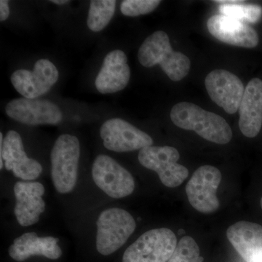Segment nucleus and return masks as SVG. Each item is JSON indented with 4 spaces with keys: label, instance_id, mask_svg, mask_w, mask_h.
<instances>
[{
    "label": "nucleus",
    "instance_id": "nucleus-1",
    "mask_svg": "<svg viewBox=\"0 0 262 262\" xmlns=\"http://www.w3.org/2000/svg\"><path fill=\"white\" fill-rule=\"evenodd\" d=\"M170 119L177 127L194 131L215 144H226L232 139V129L223 117L194 103H177L170 111Z\"/></svg>",
    "mask_w": 262,
    "mask_h": 262
},
{
    "label": "nucleus",
    "instance_id": "nucleus-2",
    "mask_svg": "<svg viewBox=\"0 0 262 262\" xmlns=\"http://www.w3.org/2000/svg\"><path fill=\"white\" fill-rule=\"evenodd\" d=\"M138 58L144 67L159 64L169 78L182 80L190 70L191 62L187 56L174 51L166 32L157 31L146 38L138 53Z\"/></svg>",
    "mask_w": 262,
    "mask_h": 262
},
{
    "label": "nucleus",
    "instance_id": "nucleus-3",
    "mask_svg": "<svg viewBox=\"0 0 262 262\" xmlns=\"http://www.w3.org/2000/svg\"><path fill=\"white\" fill-rule=\"evenodd\" d=\"M80 141L75 136L63 134L57 139L51 154V177L58 192L73 190L78 175Z\"/></svg>",
    "mask_w": 262,
    "mask_h": 262
},
{
    "label": "nucleus",
    "instance_id": "nucleus-4",
    "mask_svg": "<svg viewBox=\"0 0 262 262\" xmlns=\"http://www.w3.org/2000/svg\"><path fill=\"white\" fill-rule=\"evenodd\" d=\"M96 248L108 256L122 247L135 231V220L125 210L113 208L100 214L97 222Z\"/></svg>",
    "mask_w": 262,
    "mask_h": 262
},
{
    "label": "nucleus",
    "instance_id": "nucleus-5",
    "mask_svg": "<svg viewBox=\"0 0 262 262\" xmlns=\"http://www.w3.org/2000/svg\"><path fill=\"white\" fill-rule=\"evenodd\" d=\"M177 244V236L170 229H151L127 248L122 262H168Z\"/></svg>",
    "mask_w": 262,
    "mask_h": 262
},
{
    "label": "nucleus",
    "instance_id": "nucleus-6",
    "mask_svg": "<svg viewBox=\"0 0 262 262\" xmlns=\"http://www.w3.org/2000/svg\"><path fill=\"white\" fill-rule=\"evenodd\" d=\"M138 158L142 166L158 174L165 187H179L189 177L188 169L178 163V150L172 146H147L140 150Z\"/></svg>",
    "mask_w": 262,
    "mask_h": 262
},
{
    "label": "nucleus",
    "instance_id": "nucleus-7",
    "mask_svg": "<svg viewBox=\"0 0 262 262\" xmlns=\"http://www.w3.org/2000/svg\"><path fill=\"white\" fill-rule=\"evenodd\" d=\"M222 181L220 170L211 165L200 167L186 186L191 206L203 213H214L220 206L217 189Z\"/></svg>",
    "mask_w": 262,
    "mask_h": 262
},
{
    "label": "nucleus",
    "instance_id": "nucleus-8",
    "mask_svg": "<svg viewBox=\"0 0 262 262\" xmlns=\"http://www.w3.org/2000/svg\"><path fill=\"white\" fill-rule=\"evenodd\" d=\"M92 177L98 187L115 199L130 195L135 189V182L130 172L107 155L96 157L93 164Z\"/></svg>",
    "mask_w": 262,
    "mask_h": 262
},
{
    "label": "nucleus",
    "instance_id": "nucleus-9",
    "mask_svg": "<svg viewBox=\"0 0 262 262\" xmlns=\"http://www.w3.org/2000/svg\"><path fill=\"white\" fill-rule=\"evenodd\" d=\"M0 169L4 166V160L5 168L13 171L17 178L34 180L42 173V165L37 160L28 158L21 137L16 131H8L5 138L3 133L0 134Z\"/></svg>",
    "mask_w": 262,
    "mask_h": 262
},
{
    "label": "nucleus",
    "instance_id": "nucleus-10",
    "mask_svg": "<svg viewBox=\"0 0 262 262\" xmlns=\"http://www.w3.org/2000/svg\"><path fill=\"white\" fill-rule=\"evenodd\" d=\"M100 135L103 146L116 152L142 149L153 144L151 136L120 118L106 120L101 125Z\"/></svg>",
    "mask_w": 262,
    "mask_h": 262
},
{
    "label": "nucleus",
    "instance_id": "nucleus-11",
    "mask_svg": "<svg viewBox=\"0 0 262 262\" xmlns=\"http://www.w3.org/2000/svg\"><path fill=\"white\" fill-rule=\"evenodd\" d=\"M59 73L56 66L49 60L40 59L36 62L32 72L19 70L13 72L10 77L15 89L29 99H37L47 94L56 83Z\"/></svg>",
    "mask_w": 262,
    "mask_h": 262
},
{
    "label": "nucleus",
    "instance_id": "nucleus-12",
    "mask_svg": "<svg viewBox=\"0 0 262 262\" xmlns=\"http://www.w3.org/2000/svg\"><path fill=\"white\" fill-rule=\"evenodd\" d=\"M5 113L15 121L29 125H56L63 119L56 103L45 99L15 98L7 104Z\"/></svg>",
    "mask_w": 262,
    "mask_h": 262
},
{
    "label": "nucleus",
    "instance_id": "nucleus-13",
    "mask_svg": "<svg viewBox=\"0 0 262 262\" xmlns=\"http://www.w3.org/2000/svg\"><path fill=\"white\" fill-rule=\"evenodd\" d=\"M205 84L213 102L227 113H237L245 92L238 77L227 70H215L206 76Z\"/></svg>",
    "mask_w": 262,
    "mask_h": 262
},
{
    "label": "nucleus",
    "instance_id": "nucleus-14",
    "mask_svg": "<svg viewBox=\"0 0 262 262\" xmlns=\"http://www.w3.org/2000/svg\"><path fill=\"white\" fill-rule=\"evenodd\" d=\"M207 27L215 39L231 46L253 48L259 42L258 34L252 27L227 15H213L208 19Z\"/></svg>",
    "mask_w": 262,
    "mask_h": 262
},
{
    "label": "nucleus",
    "instance_id": "nucleus-15",
    "mask_svg": "<svg viewBox=\"0 0 262 262\" xmlns=\"http://www.w3.org/2000/svg\"><path fill=\"white\" fill-rule=\"evenodd\" d=\"M14 213L19 225L23 227L34 225L45 211L42 196L45 188L39 182H18L14 186Z\"/></svg>",
    "mask_w": 262,
    "mask_h": 262
},
{
    "label": "nucleus",
    "instance_id": "nucleus-16",
    "mask_svg": "<svg viewBox=\"0 0 262 262\" xmlns=\"http://www.w3.org/2000/svg\"><path fill=\"white\" fill-rule=\"evenodd\" d=\"M130 78V70L126 55L121 50L110 52L96 78V89L103 94H115L126 87Z\"/></svg>",
    "mask_w": 262,
    "mask_h": 262
},
{
    "label": "nucleus",
    "instance_id": "nucleus-17",
    "mask_svg": "<svg viewBox=\"0 0 262 262\" xmlns=\"http://www.w3.org/2000/svg\"><path fill=\"white\" fill-rule=\"evenodd\" d=\"M227 237L246 262H262V226L241 221L227 229Z\"/></svg>",
    "mask_w": 262,
    "mask_h": 262
},
{
    "label": "nucleus",
    "instance_id": "nucleus-18",
    "mask_svg": "<svg viewBox=\"0 0 262 262\" xmlns=\"http://www.w3.org/2000/svg\"><path fill=\"white\" fill-rule=\"evenodd\" d=\"M239 127L248 138L259 134L262 125V80L253 78L245 89L239 107Z\"/></svg>",
    "mask_w": 262,
    "mask_h": 262
},
{
    "label": "nucleus",
    "instance_id": "nucleus-19",
    "mask_svg": "<svg viewBox=\"0 0 262 262\" xmlns=\"http://www.w3.org/2000/svg\"><path fill=\"white\" fill-rule=\"evenodd\" d=\"M58 242V239L55 237H40L34 232H28L15 239L8 253L10 257L16 261H24L34 256L57 259L62 254Z\"/></svg>",
    "mask_w": 262,
    "mask_h": 262
},
{
    "label": "nucleus",
    "instance_id": "nucleus-20",
    "mask_svg": "<svg viewBox=\"0 0 262 262\" xmlns=\"http://www.w3.org/2000/svg\"><path fill=\"white\" fill-rule=\"evenodd\" d=\"M115 0H93L90 5L87 24L92 32H98L107 27L115 14Z\"/></svg>",
    "mask_w": 262,
    "mask_h": 262
},
{
    "label": "nucleus",
    "instance_id": "nucleus-21",
    "mask_svg": "<svg viewBox=\"0 0 262 262\" xmlns=\"http://www.w3.org/2000/svg\"><path fill=\"white\" fill-rule=\"evenodd\" d=\"M242 2L221 4L220 11L222 15L237 19L241 21L256 23L262 15V8L257 5L242 4Z\"/></svg>",
    "mask_w": 262,
    "mask_h": 262
},
{
    "label": "nucleus",
    "instance_id": "nucleus-22",
    "mask_svg": "<svg viewBox=\"0 0 262 262\" xmlns=\"http://www.w3.org/2000/svg\"><path fill=\"white\" fill-rule=\"evenodd\" d=\"M200 248L192 237L184 236L179 241L168 262H203Z\"/></svg>",
    "mask_w": 262,
    "mask_h": 262
},
{
    "label": "nucleus",
    "instance_id": "nucleus-23",
    "mask_svg": "<svg viewBox=\"0 0 262 262\" xmlns=\"http://www.w3.org/2000/svg\"><path fill=\"white\" fill-rule=\"evenodd\" d=\"M160 3V0H125L120 5V10L125 16H139L154 11Z\"/></svg>",
    "mask_w": 262,
    "mask_h": 262
},
{
    "label": "nucleus",
    "instance_id": "nucleus-24",
    "mask_svg": "<svg viewBox=\"0 0 262 262\" xmlns=\"http://www.w3.org/2000/svg\"><path fill=\"white\" fill-rule=\"evenodd\" d=\"M10 15V8L8 1L1 0L0 1V20L5 21Z\"/></svg>",
    "mask_w": 262,
    "mask_h": 262
},
{
    "label": "nucleus",
    "instance_id": "nucleus-25",
    "mask_svg": "<svg viewBox=\"0 0 262 262\" xmlns=\"http://www.w3.org/2000/svg\"><path fill=\"white\" fill-rule=\"evenodd\" d=\"M51 3H54V4L56 5H65L67 4V3H70V1H67V0H52Z\"/></svg>",
    "mask_w": 262,
    "mask_h": 262
},
{
    "label": "nucleus",
    "instance_id": "nucleus-26",
    "mask_svg": "<svg viewBox=\"0 0 262 262\" xmlns=\"http://www.w3.org/2000/svg\"><path fill=\"white\" fill-rule=\"evenodd\" d=\"M184 233V230H183V229H180L179 230V234H183Z\"/></svg>",
    "mask_w": 262,
    "mask_h": 262
},
{
    "label": "nucleus",
    "instance_id": "nucleus-27",
    "mask_svg": "<svg viewBox=\"0 0 262 262\" xmlns=\"http://www.w3.org/2000/svg\"><path fill=\"white\" fill-rule=\"evenodd\" d=\"M260 204H261V209H262V198L261 199V202H260Z\"/></svg>",
    "mask_w": 262,
    "mask_h": 262
}]
</instances>
